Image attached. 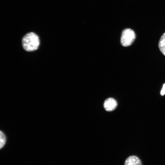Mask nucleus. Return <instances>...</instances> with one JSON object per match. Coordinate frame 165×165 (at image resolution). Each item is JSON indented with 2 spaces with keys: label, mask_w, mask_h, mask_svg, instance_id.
Returning a JSON list of instances; mask_svg holds the SVG:
<instances>
[{
  "label": "nucleus",
  "mask_w": 165,
  "mask_h": 165,
  "mask_svg": "<svg viewBox=\"0 0 165 165\" xmlns=\"http://www.w3.org/2000/svg\"><path fill=\"white\" fill-rule=\"evenodd\" d=\"M40 44L38 36L35 33L31 32L25 35L22 39V45L24 49L30 52L37 50Z\"/></svg>",
  "instance_id": "1"
},
{
  "label": "nucleus",
  "mask_w": 165,
  "mask_h": 165,
  "mask_svg": "<svg viewBox=\"0 0 165 165\" xmlns=\"http://www.w3.org/2000/svg\"><path fill=\"white\" fill-rule=\"evenodd\" d=\"M158 45L160 50L165 56V32L161 36Z\"/></svg>",
  "instance_id": "5"
},
{
  "label": "nucleus",
  "mask_w": 165,
  "mask_h": 165,
  "mask_svg": "<svg viewBox=\"0 0 165 165\" xmlns=\"http://www.w3.org/2000/svg\"><path fill=\"white\" fill-rule=\"evenodd\" d=\"M136 35L134 31L130 28H126L122 31L120 40L121 45L123 46H128L134 42Z\"/></svg>",
  "instance_id": "2"
},
{
  "label": "nucleus",
  "mask_w": 165,
  "mask_h": 165,
  "mask_svg": "<svg viewBox=\"0 0 165 165\" xmlns=\"http://www.w3.org/2000/svg\"><path fill=\"white\" fill-rule=\"evenodd\" d=\"M117 104L116 101L114 98H109L106 99L104 104V107L107 111H112L116 107Z\"/></svg>",
  "instance_id": "3"
},
{
  "label": "nucleus",
  "mask_w": 165,
  "mask_h": 165,
  "mask_svg": "<svg viewBox=\"0 0 165 165\" xmlns=\"http://www.w3.org/2000/svg\"><path fill=\"white\" fill-rule=\"evenodd\" d=\"M6 137L4 133L0 131V148H2L6 142Z\"/></svg>",
  "instance_id": "6"
},
{
  "label": "nucleus",
  "mask_w": 165,
  "mask_h": 165,
  "mask_svg": "<svg viewBox=\"0 0 165 165\" xmlns=\"http://www.w3.org/2000/svg\"><path fill=\"white\" fill-rule=\"evenodd\" d=\"M124 165H142V163L138 157L132 156L129 157L126 159Z\"/></svg>",
  "instance_id": "4"
},
{
  "label": "nucleus",
  "mask_w": 165,
  "mask_h": 165,
  "mask_svg": "<svg viewBox=\"0 0 165 165\" xmlns=\"http://www.w3.org/2000/svg\"><path fill=\"white\" fill-rule=\"evenodd\" d=\"M160 94L162 95H163L165 94V83L163 85L162 89L160 92Z\"/></svg>",
  "instance_id": "7"
}]
</instances>
